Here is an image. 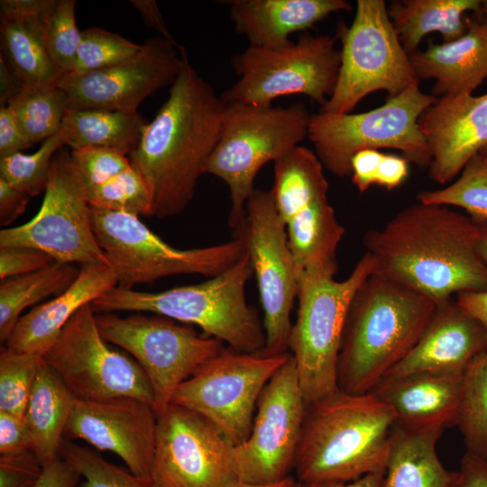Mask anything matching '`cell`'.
Returning a JSON list of instances; mask_svg holds the SVG:
<instances>
[{
    "instance_id": "cell-7",
    "label": "cell",
    "mask_w": 487,
    "mask_h": 487,
    "mask_svg": "<svg viewBox=\"0 0 487 487\" xmlns=\"http://www.w3.org/2000/svg\"><path fill=\"white\" fill-rule=\"evenodd\" d=\"M436 99L416 84L370 111L339 115L319 111L311 115L308 138L322 165L339 178L351 176V159L369 149L398 150L409 162L429 167L432 154L418 118Z\"/></svg>"
},
{
    "instance_id": "cell-20",
    "label": "cell",
    "mask_w": 487,
    "mask_h": 487,
    "mask_svg": "<svg viewBox=\"0 0 487 487\" xmlns=\"http://www.w3.org/2000/svg\"><path fill=\"white\" fill-rule=\"evenodd\" d=\"M157 419L152 405L134 398L77 400L65 433L113 452L131 473L151 481Z\"/></svg>"
},
{
    "instance_id": "cell-60",
    "label": "cell",
    "mask_w": 487,
    "mask_h": 487,
    "mask_svg": "<svg viewBox=\"0 0 487 487\" xmlns=\"http://www.w3.org/2000/svg\"><path fill=\"white\" fill-rule=\"evenodd\" d=\"M295 480L290 477L273 484H251L241 481L234 482L229 487H289Z\"/></svg>"
},
{
    "instance_id": "cell-17",
    "label": "cell",
    "mask_w": 487,
    "mask_h": 487,
    "mask_svg": "<svg viewBox=\"0 0 487 487\" xmlns=\"http://www.w3.org/2000/svg\"><path fill=\"white\" fill-rule=\"evenodd\" d=\"M307 406L289 354L259 397L247 439L232 448L239 481L273 484L289 477L294 469Z\"/></svg>"
},
{
    "instance_id": "cell-37",
    "label": "cell",
    "mask_w": 487,
    "mask_h": 487,
    "mask_svg": "<svg viewBox=\"0 0 487 487\" xmlns=\"http://www.w3.org/2000/svg\"><path fill=\"white\" fill-rule=\"evenodd\" d=\"M418 201L456 207L475 222L487 221V155L477 153L451 184L418 193Z\"/></svg>"
},
{
    "instance_id": "cell-44",
    "label": "cell",
    "mask_w": 487,
    "mask_h": 487,
    "mask_svg": "<svg viewBox=\"0 0 487 487\" xmlns=\"http://www.w3.org/2000/svg\"><path fill=\"white\" fill-rule=\"evenodd\" d=\"M74 169L83 186L102 183L132 167L127 155L103 147H84L70 152Z\"/></svg>"
},
{
    "instance_id": "cell-3",
    "label": "cell",
    "mask_w": 487,
    "mask_h": 487,
    "mask_svg": "<svg viewBox=\"0 0 487 487\" xmlns=\"http://www.w3.org/2000/svg\"><path fill=\"white\" fill-rule=\"evenodd\" d=\"M437 304L372 273L350 304L337 362V386L365 394L417 344Z\"/></svg>"
},
{
    "instance_id": "cell-22",
    "label": "cell",
    "mask_w": 487,
    "mask_h": 487,
    "mask_svg": "<svg viewBox=\"0 0 487 487\" xmlns=\"http://www.w3.org/2000/svg\"><path fill=\"white\" fill-rule=\"evenodd\" d=\"M486 351L487 333L483 326L450 299L437 305L417 344L385 376L422 372H464Z\"/></svg>"
},
{
    "instance_id": "cell-2",
    "label": "cell",
    "mask_w": 487,
    "mask_h": 487,
    "mask_svg": "<svg viewBox=\"0 0 487 487\" xmlns=\"http://www.w3.org/2000/svg\"><path fill=\"white\" fill-rule=\"evenodd\" d=\"M179 50L183 60L180 72L129 155L150 188L152 216L158 218L180 214L192 200L218 141L226 106L190 65L185 48Z\"/></svg>"
},
{
    "instance_id": "cell-48",
    "label": "cell",
    "mask_w": 487,
    "mask_h": 487,
    "mask_svg": "<svg viewBox=\"0 0 487 487\" xmlns=\"http://www.w3.org/2000/svg\"><path fill=\"white\" fill-rule=\"evenodd\" d=\"M33 145L7 106H0V158L6 157Z\"/></svg>"
},
{
    "instance_id": "cell-4",
    "label": "cell",
    "mask_w": 487,
    "mask_h": 487,
    "mask_svg": "<svg viewBox=\"0 0 487 487\" xmlns=\"http://www.w3.org/2000/svg\"><path fill=\"white\" fill-rule=\"evenodd\" d=\"M395 422L371 392L338 390L308 404L294 465L298 481L347 482L384 472Z\"/></svg>"
},
{
    "instance_id": "cell-57",
    "label": "cell",
    "mask_w": 487,
    "mask_h": 487,
    "mask_svg": "<svg viewBox=\"0 0 487 487\" xmlns=\"http://www.w3.org/2000/svg\"><path fill=\"white\" fill-rule=\"evenodd\" d=\"M23 87L0 57V106H6Z\"/></svg>"
},
{
    "instance_id": "cell-46",
    "label": "cell",
    "mask_w": 487,
    "mask_h": 487,
    "mask_svg": "<svg viewBox=\"0 0 487 487\" xmlns=\"http://www.w3.org/2000/svg\"><path fill=\"white\" fill-rule=\"evenodd\" d=\"M55 262L43 251L23 246L0 247V280L28 274Z\"/></svg>"
},
{
    "instance_id": "cell-21",
    "label": "cell",
    "mask_w": 487,
    "mask_h": 487,
    "mask_svg": "<svg viewBox=\"0 0 487 487\" xmlns=\"http://www.w3.org/2000/svg\"><path fill=\"white\" fill-rule=\"evenodd\" d=\"M418 126L432 154L429 178L447 184L487 148V93L443 96L423 112Z\"/></svg>"
},
{
    "instance_id": "cell-32",
    "label": "cell",
    "mask_w": 487,
    "mask_h": 487,
    "mask_svg": "<svg viewBox=\"0 0 487 487\" xmlns=\"http://www.w3.org/2000/svg\"><path fill=\"white\" fill-rule=\"evenodd\" d=\"M145 125L138 112L69 109L60 133L71 150L103 147L130 155L137 148Z\"/></svg>"
},
{
    "instance_id": "cell-8",
    "label": "cell",
    "mask_w": 487,
    "mask_h": 487,
    "mask_svg": "<svg viewBox=\"0 0 487 487\" xmlns=\"http://www.w3.org/2000/svg\"><path fill=\"white\" fill-rule=\"evenodd\" d=\"M92 225L98 245L113 270L117 286L133 289L179 274L215 277L246 253L244 239L235 234L230 241L191 249L171 246L139 216L91 207Z\"/></svg>"
},
{
    "instance_id": "cell-18",
    "label": "cell",
    "mask_w": 487,
    "mask_h": 487,
    "mask_svg": "<svg viewBox=\"0 0 487 487\" xmlns=\"http://www.w3.org/2000/svg\"><path fill=\"white\" fill-rule=\"evenodd\" d=\"M152 487H229L233 446L205 418L170 403L157 416Z\"/></svg>"
},
{
    "instance_id": "cell-19",
    "label": "cell",
    "mask_w": 487,
    "mask_h": 487,
    "mask_svg": "<svg viewBox=\"0 0 487 487\" xmlns=\"http://www.w3.org/2000/svg\"><path fill=\"white\" fill-rule=\"evenodd\" d=\"M179 47L161 36L150 38L132 57L86 74H65L58 87L68 96L69 109L134 113L144 99L177 78L183 62L176 51Z\"/></svg>"
},
{
    "instance_id": "cell-61",
    "label": "cell",
    "mask_w": 487,
    "mask_h": 487,
    "mask_svg": "<svg viewBox=\"0 0 487 487\" xmlns=\"http://www.w3.org/2000/svg\"><path fill=\"white\" fill-rule=\"evenodd\" d=\"M480 12L483 15L482 23L487 25V0L482 1V5H481Z\"/></svg>"
},
{
    "instance_id": "cell-10",
    "label": "cell",
    "mask_w": 487,
    "mask_h": 487,
    "mask_svg": "<svg viewBox=\"0 0 487 487\" xmlns=\"http://www.w3.org/2000/svg\"><path fill=\"white\" fill-rule=\"evenodd\" d=\"M341 64L336 86L320 112L347 114L366 96H395L419 83L392 25L384 0H358L349 27L340 26Z\"/></svg>"
},
{
    "instance_id": "cell-33",
    "label": "cell",
    "mask_w": 487,
    "mask_h": 487,
    "mask_svg": "<svg viewBox=\"0 0 487 487\" xmlns=\"http://www.w3.org/2000/svg\"><path fill=\"white\" fill-rule=\"evenodd\" d=\"M270 192L283 223L312 202L327 198L328 182L317 154L299 145L276 160Z\"/></svg>"
},
{
    "instance_id": "cell-5",
    "label": "cell",
    "mask_w": 487,
    "mask_h": 487,
    "mask_svg": "<svg viewBox=\"0 0 487 487\" xmlns=\"http://www.w3.org/2000/svg\"><path fill=\"white\" fill-rule=\"evenodd\" d=\"M253 274L245 253L229 269L201 283L158 292L116 285L90 305L95 313L143 312L196 325L234 350L261 353L265 346L262 322L245 296Z\"/></svg>"
},
{
    "instance_id": "cell-12",
    "label": "cell",
    "mask_w": 487,
    "mask_h": 487,
    "mask_svg": "<svg viewBox=\"0 0 487 487\" xmlns=\"http://www.w3.org/2000/svg\"><path fill=\"white\" fill-rule=\"evenodd\" d=\"M96 319L104 339L128 353L146 374L157 416L171 403L177 389L224 348L219 339L160 315L96 313Z\"/></svg>"
},
{
    "instance_id": "cell-25",
    "label": "cell",
    "mask_w": 487,
    "mask_h": 487,
    "mask_svg": "<svg viewBox=\"0 0 487 487\" xmlns=\"http://www.w3.org/2000/svg\"><path fill=\"white\" fill-rule=\"evenodd\" d=\"M230 19L249 45L275 49L289 45L292 32L305 31L331 14L348 12L345 0H233Z\"/></svg>"
},
{
    "instance_id": "cell-47",
    "label": "cell",
    "mask_w": 487,
    "mask_h": 487,
    "mask_svg": "<svg viewBox=\"0 0 487 487\" xmlns=\"http://www.w3.org/2000/svg\"><path fill=\"white\" fill-rule=\"evenodd\" d=\"M31 450V438L24 419L0 411V455Z\"/></svg>"
},
{
    "instance_id": "cell-62",
    "label": "cell",
    "mask_w": 487,
    "mask_h": 487,
    "mask_svg": "<svg viewBox=\"0 0 487 487\" xmlns=\"http://www.w3.org/2000/svg\"><path fill=\"white\" fill-rule=\"evenodd\" d=\"M289 487H302V484L299 481H295Z\"/></svg>"
},
{
    "instance_id": "cell-58",
    "label": "cell",
    "mask_w": 487,
    "mask_h": 487,
    "mask_svg": "<svg viewBox=\"0 0 487 487\" xmlns=\"http://www.w3.org/2000/svg\"><path fill=\"white\" fill-rule=\"evenodd\" d=\"M384 472L370 473L347 482H329L301 484L302 487H381Z\"/></svg>"
},
{
    "instance_id": "cell-24",
    "label": "cell",
    "mask_w": 487,
    "mask_h": 487,
    "mask_svg": "<svg viewBox=\"0 0 487 487\" xmlns=\"http://www.w3.org/2000/svg\"><path fill=\"white\" fill-rule=\"evenodd\" d=\"M116 285V277L109 265L82 266L66 290L20 317L6 347L44 356L78 310Z\"/></svg>"
},
{
    "instance_id": "cell-40",
    "label": "cell",
    "mask_w": 487,
    "mask_h": 487,
    "mask_svg": "<svg viewBox=\"0 0 487 487\" xmlns=\"http://www.w3.org/2000/svg\"><path fill=\"white\" fill-rule=\"evenodd\" d=\"M64 145L59 133L32 154L17 152L0 158V178L30 197L41 194L46 189L51 161Z\"/></svg>"
},
{
    "instance_id": "cell-43",
    "label": "cell",
    "mask_w": 487,
    "mask_h": 487,
    "mask_svg": "<svg viewBox=\"0 0 487 487\" xmlns=\"http://www.w3.org/2000/svg\"><path fill=\"white\" fill-rule=\"evenodd\" d=\"M141 48L128 39L109 31L91 27L84 30L72 70L81 75L106 68L134 55Z\"/></svg>"
},
{
    "instance_id": "cell-63",
    "label": "cell",
    "mask_w": 487,
    "mask_h": 487,
    "mask_svg": "<svg viewBox=\"0 0 487 487\" xmlns=\"http://www.w3.org/2000/svg\"><path fill=\"white\" fill-rule=\"evenodd\" d=\"M481 153H483V154L487 155V148L484 149V150H482V151L481 152Z\"/></svg>"
},
{
    "instance_id": "cell-45",
    "label": "cell",
    "mask_w": 487,
    "mask_h": 487,
    "mask_svg": "<svg viewBox=\"0 0 487 487\" xmlns=\"http://www.w3.org/2000/svg\"><path fill=\"white\" fill-rule=\"evenodd\" d=\"M43 464L26 450L13 455H0V487H34Z\"/></svg>"
},
{
    "instance_id": "cell-49",
    "label": "cell",
    "mask_w": 487,
    "mask_h": 487,
    "mask_svg": "<svg viewBox=\"0 0 487 487\" xmlns=\"http://www.w3.org/2000/svg\"><path fill=\"white\" fill-rule=\"evenodd\" d=\"M382 152L378 150H363L351 159V179L360 193L375 185V173Z\"/></svg>"
},
{
    "instance_id": "cell-14",
    "label": "cell",
    "mask_w": 487,
    "mask_h": 487,
    "mask_svg": "<svg viewBox=\"0 0 487 487\" xmlns=\"http://www.w3.org/2000/svg\"><path fill=\"white\" fill-rule=\"evenodd\" d=\"M44 358L78 400L134 398L153 406L146 374L104 339L90 304L69 319Z\"/></svg>"
},
{
    "instance_id": "cell-42",
    "label": "cell",
    "mask_w": 487,
    "mask_h": 487,
    "mask_svg": "<svg viewBox=\"0 0 487 487\" xmlns=\"http://www.w3.org/2000/svg\"><path fill=\"white\" fill-rule=\"evenodd\" d=\"M75 5L74 0H57L53 8L41 18L47 51L64 74L73 69L82 33L77 26Z\"/></svg>"
},
{
    "instance_id": "cell-1",
    "label": "cell",
    "mask_w": 487,
    "mask_h": 487,
    "mask_svg": "<svg viewBox=\"0 0 487 487\" xmlns=\"http://www.w3.org/2000/svg\"><path fill=\"white\" fill-rule=\"evenodd\" d=\"M477 223L443 205L418 201L363 237L372 273L437 305L453 295L487 290V267L477 251Z\"/></svg>"
},
{
    "instance_id": "cell-13",
    "label": "cell",
    "mask_w": 487,
    "mask_h": 487,
    "mask_svg": "<svg viewBox=\"0 0 487 487\" xmlns=\"http://www.w3.org/2000/svg\"><path fill=\"white\" fill-rule=\"evenodd\" d=\"M289 355L224 347L177 389L171 403L199 414L233 446H237L251 432L263 388Z\"/></svg>"
},
{
    "instance_id": "cell-6",
    "label": "cell",
    "mask_w": 487,
    "mask_h": 487,
    "mask_svg": "<svg viewBox=\"0 0 487 487\" xmlns=\"http://www.w3.org/2000/svg\"><path fill=\"white\" fill-rule=\"evenodd\" d=\"M311 115L303 103L288 107L226 104L219 138L205 174L226 184L231 198L228 224L234 231L244 222L257 173L308 137Z\"/></svg>"
},
{
    "instance_id": "cell-16",
    "label": "cell",
    "mask_w": 487,
    "mask_h": 487,
    "mask_svg": "<svg viewBox=\"0 0 487 487\" xmlns=\"http://www.w3.org/2000/svg\"><path fill=\"white\" fill-rule=\"evenodd\" d=\"M235 234L245 243L257 282L265 333V346L261 353H289L290 315L297 300L299 280L285 225L270 191L253 190L246 203L244 222Z\"/></svg>"
},
{
    "instance_id": "cell-23",
    "label": "cell",
    "mask_w": 487,
    "mask_h": 487,
    "mask_svg": "<svg viewBox=\"0 0 487 487\" xmlns=\"http://www.w3.org/2000/svg\"><path fill=\"white\" fill-rule=\"evenodd\" d=\"M463 374L422 372L385 376L371 393L391 408L400 425L444 429L455 426Z\"/></svg>"
},
{
    "instance_id": "cell-41",
    "label": "cell",
    "mask_w": 487,
    "mask_h": 487,
    "mask_svg": "<svg viewBox=\"0 0 487 487\" xmlns=\"http://www.w3.org/2000/svg\"><path fill=\"white\" fill-rule=\"evenodd\" d=\"M60 455L84 477L78 487H152L150 480L136 476L72 442L63 440Z\"/></svg>"
},
{
    "instance_id": "cell-39",
    "label": "cell",
    "mask_w": 487,
    "mask_h": 487,
    "mask_svg": "<svg viewBox=\"0 0 487 487\" xmlns=\"http://www.w3.org/2000/svg\"><path fill=\"white\" fill-rule=\"evenodd\" d=\"M43 355L7 348L0 354V411L23 418Z\"/></svg>"
},
{
    "instance_id": "cell-56",
    "label": "cell",
    "mask_w": 487,
    "mask_h": 487,
    "mask_svg": "<svg viewBox=\"0 0 487 487\" xmlns=\"http://www.w3.org/2000/svg\"><path fill=\"white\" fill-rule=\"evenodd\" d=\"M455 301L477 319L487 333V290L459 293Z\"/></svg>"
},
{
    "instance_id": "cell-52",
    "label": "cell",
    "mask_w": 487,
    "mask_h": 487,
    "mask_svg": "<svg viewBox=\"0 0 487 487\" xmlns=\"http://www.w3.org/2000/svg\"><path fill=\"white\" fill-rule=\"evenodd\" d=\"M79 477L80 474L59 455L43 464L34 487H77Z\"/></svg>"
},
{
    "instance_id": "cell-29",
    "label": "cell",
    "mask_w": 487,
    "mask_h": 487,
    "mask_svg": "<svg viewBox=\"0 0 487 487\" xmlns=\"http://www.w3.org/2000/svg\"><path fill=\"white\" fill-rule=\"evenodd\" d=\"M77 399L47 363L41 364L26 405L23 419L31 451L44 464L60 455L63 434Z\"/></svg>"
},
{
    "instance_id": "cell-35",
    "label": "cell",
    "mask_w": 487,
    "mask_h": 487,
    "mask_svg": "<svg viewBox=\"0 0 487 487\" xmlns=\"http://www.w3.org/2000/svg\"><path fill=\"white\" fill-rule=\"evenodd\" d=\"M455 426L466 451L487 462V351L464 372Z\"/></svg>"
},
{
    "instance_id": "cell-51",
    "label": "cell",
    "mask_w": 487,
    "mask_h": 487,
    "mask_svg": "<svg viewBox=\"0 0 487 487\" xmlns=\"http://www.w3.org/2000/svg\"><path fill=\"white\" fill-rule=\"evenodd\" d=\"M449 487H487V462L466 451Z\"/></svg>"
},
{
    "instance_id": "cell-36",
    "label": "cell",
    "mask_w": 487,
    "mask_h": 487,
    "mask_svg": "<svg viewBox=\"0 0 487 487\" xmlns=\"http://www.w3.org/2000/svg\"><path fill=\"white\" fill-rule=\"evenodd\" d=\"M14 115L29 141L34 144L60 133L69 110L66 93L58 86L27 87L6 105Z\"/></svg>"
},
{
    "instance_id": "cell-9",
    "label": "cell",
    "mask_w": 487,
    "mask_h": 487,
    "mask_svg": "<svg viewBox=\"0 0 487 487\" xmlns=\"http://www.w3.org/2000/svg\"><path fill=\"white\" fill-rule=\"evenodd\" d=\"M372 273V257L364 253L343 280H299L297 317L288 352L295 362L308 405L338 391L337 362L347 312L357 289Z\"/></svg>"
},
{
    "instance_id": "cell-50",
    "label": "cell",
    "mask_w": 487,
    "mask_h": 487,
    "mask_svg": "<svg viewBox=\"0 0 487 487\" xmlns=\"http://www.w3.org/2000/svg\"><path fill=\"white\" fill-rule=\"evenodd\" d=\"M409 163L402 156L382 152L375 174V185L387 190L398 188L409 176Z\"/></svg>"
},
{
    "instance_id": "cell-15",
    "label": "cell",
    "mask_w": 487,
    "mask_h": 487,
    "mask_svg": "<svg viewBox=\"0 0 487 487\" xmlns=\"http://www.w3.org/2000/svg\"><path fill=\"white\" fill-rule=\"evenodd\" d=\"M10 246L43 251L60 263L108 265L94 234L91 206L68 151L60 150L51 161L44 198L35 216L0 231V247Z\"/></svg>"
},
{
    "instance_id": "cell-53",
    "label": "cell",
    "mask_w": 487,
    "mask_h": 487,
    "mask_svg": "<svg viewBox=\"0 0 487 487\" xmlns=\"http://www.w3.org/2000/svg\"><path fill=\"white\" fill-rule=\"evenodd\" d=\"M30 196L23 193L0 178V224L7 225L25 210Z\"/></svg>"
},
{
    "instance_id": "cell-34",
    "label": "cell",
    "mask_w": 487,
    "mask_h": 487,
    "mask_svg": "<svg viewBox=\"0 0 487 487\" xmlns=\"http://www.w3.org/2000/svg\"><path fill=\"white\" fill-rule=\"evenodd\" d=\"M78 272L75 264L55 262L36 271L1 280V343L6 344L26 308L62 293L73 283Z\"/></svg>"
},
{
    "instance_id": "cell-38",
    "label": "cell",
    "mask_w": 487,
    "mask_h": 487,
    "mask_svg": "<svg viewBox=\"0 0 487 487\" xmlns=\"http://www.w3.org/2000/svg\"><path fill=\"white\" fill-rule=\"evenodd\" d=\"M91 207L139 216L152 215V196L142 176L133 167L102 183L83 186Z\"/></svg>"
},
{
    "instance_id": "cell-27",
    "label": "cell",
    "mask_w": 487,
    "mask_h": 487,
    "mask_svg": "<svg viewBox=\"0 0 487 487\" xmlns=\"http://www.w3.org/2000/svg\"><path fill=\"white\" fill-rule=\"evenodd\" d=\"M284 225L298 280L334 278L338 271L336 252L345 230L327 198L300 209Z\"/></svg>"
},
{
    "instance_id": "cell-26",
    "label": "cell",
    "mask_w": 487,
    "mask_h": 487,
    "mask_svg": "<svg viewBox=\"0 0 487 487\" xmlns=\"http://www.w3.org/2000/svg\"><path fill=\"white\" fill-rule=\"evenodd\" d=\"M418 78L434 79L433 94H473L487 78V25L467 18L460 38L409 55Z\"/></svg>"
},
{
    "instance_id": "cell-55",
    "label": "cell",
    "mask_w": 487,
    "mask_h": 487,
    "mask_svg": "<svg viewBox=\"0 0 487 487\" xmlns=\"http://www.w3.org/2000/svg\"><path fill=\"white\" fill-rule=\"evenodd\" d=\"M57 0H1V14H20L43 18L55 5Z\"/></svg>"
},
{
    "instance_id": "cell-54",
    "label": "cell",
    "mask_w": 487,
    "mask_h": 487,
    "mask_svg": "<svg viewBox=\"0 0 487 487\" xmlns=\"http://www.w3.org/2000/svg\"><path fill=\"white\" fill-rule=\"evenodd\" d=\"M130 3L139 12L143 22L148 27L156 30L161 34V37L171 41L174 44H178L170 34L156 1L131 0Z\"/></svg>"
},
{
    "instance_id": "cell-28",
    "label": "cell",
    "mask_w": 487,
    "mask_h": 487,
    "mask_svg": "<svg viewBox=\"0 0 487 487\" xmlns=\"http://www.w3.org/2000/svg\"><path fill=\"white\" fill-rule=\"evenodd\" d=\"M441 428H415L395 422L381 487H449L455 472L436 454Z\"/></svg>"
},
{
    "instance_id": "cell-30",
    "label": "cell",
    "mask_w": 487,
    "mask_h": 487,
    "mask_svg": "<svg viewBox=\"0 0 487 487\" xmlns=\"http://www.w3.org/2000/svg\"><path fill=\"white\" fill-rule=\"evenodd\" d=\"M1 55L23 87L58 86L65 75L53 62L44 43L41 19L34 15L1 14Z\"/></svg>"
},
{
    "instance_id": "cell-31",
    "label": "cell",
    "mask_w": 487,
    "mask_h": 487,
    "mask_svg": "<svg viewBox=\"0 0 487 487\" xmlns=\"http://www.w3.org/2000/svg\"><path fill=\"white\" fill-rule=\"evenodd\" d=\"M481 0H401L387 6L389 17L405 51H417L423 38L432 32L443 42L460 38L467 30L464 14L480 12Z\"/></svg>"
},
{
    "instance_id": "cell-11",
    "label": "cell",
    "mask_w": 487,
    "mask_h": 487,
    "mask_svg": "<svg viewBox=\"0 0 487 487\" xmlns=\"http://www.w3.org/2000/svg\"><path fill=\"white\" fill-rule=\"evenodd\" d=\"M231 64L238 80L223 94L226 104L269 107L279 97L302 94L322 107L336 86L341 52L329 35L304 34L281 48L249 45Z\"/></svg>"
},
{
    "instance_id": "cell-59",
    "label": "cell",
    "mask_w": 487,
    "mask_h": 487,
    "mask_svg": "<svg viewBox=\"0 0 487 487\" xmlns=\"http://www.w3.org/2000/svg\"><path fill=\"white\" fill-rule=\"evenodd\" d=\"M476 223L478 225L477 251L487 267V221Z\"/></svg>"
}]
</instances>
